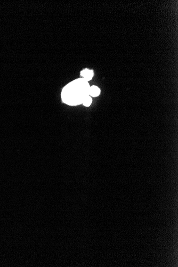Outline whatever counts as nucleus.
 <instances>
[{
	"instance_id": "3",
	"label": "nucleus",
	"mask_w": 178,
	"mask_h": 267,
	"mask_svg": "<svg viewBox=\"0 0 178 267\" xmlns=\"http://www.w3.org/2000/svg\"><path fill=\"white\" fill-rule=\"evenodd\" d=\"M100 93V89L97 86L93 85L90 88L89 96L93 97H98Z\"/></svg>"
},
{
	"instance_id": "2",
	"label": "nucleus",
	"mask_w": 178,
	"mask_h": 267,
	"mask_svg": "<svg viewBox=\"0 0 178 267\" xmlns=\"http://www.w3.org/2000/svg\"><path fill=\"white\" fill-rule=\"evenodd\" d=\"M93 72L92 70H90L88 69H85L84 70H83L82 72H81V75L83 77V78L85 80V81H88L91 80L92 77L93 76Z\"/></svg>"
},
{
	"instance_id": "4",
	"label": "nucleus",
	"mask_w": 178,
	"mask_h": 267,
	"mask_svg": "<svg viewBox=\"0 0 178 267\" xmlns=\"http://www.w3.org/2000/svg\"><path fill=\"white\" fill-rule=\"evenodd\" d=\"M92 102V99L91 97L90 96L86 97L84 99L83 101L82 104L84 106L86 107H89L91 105Z\"/></svg>"
},
{
	"instance_id": "1",
	"label": "nucleus",
	"mask_w": 178,
	"mask_h": 267,
	"mask_svg": "<svg viewBox=\"0 0 178 267\" xmlns=\"http://www.w3.org/2000/svg\"><path fill=\"white\" fill-rule=\"evenodd\" d=\"M90 85L83 78L75 80L63 88L61 98L63 102L71 106L82 104L83 101L89 96Z\"/></svg>"
}]
</instances>
